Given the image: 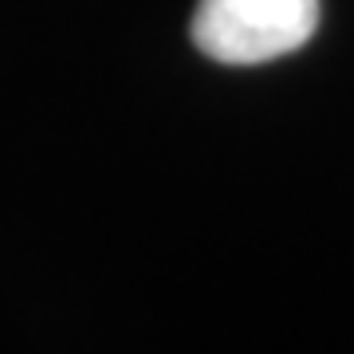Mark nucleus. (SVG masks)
Returning <instances> with one entry per match:
<instances>
[{
	"instance_id": "1",
	"label": "nucleus",
	"mask_w": 354,
	"mask_h": 354,
	"mask_svg": "<svg viewBox=\"0 0 354 354\" xmlns=\"http://www.w3.org/2000/svg\"><path fill=\"white\" fill-rule=\"evenodd\" d=\"M319 28V0H201L193 44L216 64H268L304 48Z\"/></svg>"
}]
</instances>
